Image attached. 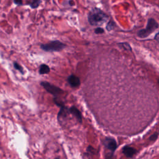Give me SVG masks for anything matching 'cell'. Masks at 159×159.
<instances>
[{
	"label": "cell",
	"mask_w": 159,
	"mask_h": 159,
	"mask_svg": "<svg viewBox=\"0 0 159 159\" xmlns=\"http://www.w3.org/2000/svg\"><path fill=\"white\" fill-rule=\"evenodd\" d=\"M121 44H122V45L123 46L124 48H126L127 50H131V48H130V45H129L128 43H121Z\"/></svg>",
	"instance_id": "obj_14"
},
{
	"label": "cell",
	"mask_w": 159,
	"mask_h": 159,
	"mask_svg": "<svg viewBox=\"0 0 159 159\" xmlns=\"http://www.w3.org/2000/svg\"><path fill=\"white\" fill-rule=\"evenodd\" d=\"M94 32L96 34H102L104 32V30L101 27H97L94 29Z\"/></svg>",
	"instance_id": "obj_13"
},
{
	"label": "cell",
	"mask_w": 159,
	"mask_h": 159,
	"mask_svg": "<svg viewBox=\"0 0 159 159\" xmlns=\"http://www.w3.org/2000/svg\"><path fill=\"white\" fill-rule=\"evenodd\" d=\"M69 109V112L72 114L78 120L79 122H82V116L81 112L75 107V106H71Z\"/></svg>",
	"instance_id": "obj_7"
},
{
	"label": "cell",
	"mask_w": 159,
	"mask_h": 159,
	"mask_svg": "<svg viewBox=\"0 0 159 159\" xmlns=\"http://www.w3.org/2000/svg\"><path fill=\"white\" fill-rule=\"evenodd\" d=\"M158 83H159V80H158Z\"/></svg>",
	"instance_id": "obj_18"
},
{
	"label": "cell",
	"mask_w": 159,
	"mask_h": 159,
	"mask_svg": "<svg viewBox=\"0 0 159 159\" xmlns=\"http://www.w3.org/2000/svg\"><path fill=\"white\" fill-rule=\"evenodd\" d=\"M14 2L15 4H16L17 5H21L22 4V1H20V0L19 1H14Z\"/></svg>",
	"instance_id": "obj_16"
},
{
	"label": "cell",
	"mask_w": 159,
	"mask_h": 159,
	"mask_svg": "<svg viewBox=\"0 0 159 159\" xmlns=\"http://www.w3.org/2000/svg\"><path fill=\"white\" fill-rule=\"evenodd\" d=\"M154 39H155V40L158 43H159V32L155 35Z\"/></svg>",
	"instance_id": "obj_15"
},
{
	"label": "cell",
	"mask_w": 159,
	"mask_h": 159,
	"mask_svg": "<svg viewBox=\"0 0 159 159\" xmlns=\"http://www.w3.org/2000/svg\"><path fill=\"white\" fill-rule=\"evenodd\" d=\"M41 3V1H39V0H35V1H33L30 2H29V5L30 6V7L33 9H35V8H37L39 5Z\"/></svg>",
	"instance_id": "obj_10"
},
{
	"label": "cell",
	"mask_w": 159,
	"mask_h": 159,
	"mask_svg": "<svg viewBox=\"0 0 159 159\" xmlns=\"http://www.w3.org/2000/svg\"><path fill=\"white\" fill-rule=\"evenodd\" d=\"M103 144L112 152H114L117 147L116 141L111 137H106L103 141Z\"/></svg>",
	"instance_id": "obj_5"
},
{
	"label": "cell",
	"mask_w": 159,
	"mask_h": 159,
	"mask_svg": "<svg viewBox=\"0 0 159 159\" xmlns=\"http://www.w3.org/2000/svg\"><path fill=\"white\" fill-rule=\"evenodd\" d=\"M14 67L16 69V70H17L19 71H20L22 74H24V70H23V68H22V67L19 64V63H17L16 61H14Z\"/></svg>",
	"instance_id": "obj_11"
},
{
	"label": "cell",
	"mask_w": 159,
	"mask_h": 159,
	"mask_svg": "<svg viewBox=\"0 0 159 159\" xmlns=\"http://www.w3.org/2000/svg\"><path fill=\"white\" fill-rule=\"evenodd\" d=\"M158 27V24L157 22V21L153 18H150L148 20L146 27L143 29L139 30L137 32V35L140 38H145L153 32Z\"/></svg>",
	"instance_id": "obj_2"
},
{
	"label": "cell",
	"mask_w": 159,
	"mask_h": 159,
	"mask_svg": "<svg viewBox=\"0 0 159 159\" xmlns=\"http://www.w3.org/2000/svg\"><path fill=\"white\" fill-rule=\"evenodd\" d=\"M65 47V45L59 40L51 41L46 44H41L40 48L45 52H59Z\"/></svg>",
	"instance_id": "obj_3"
},
{
	"label": "cell",
	"mask_w": 159,
	"mask_h": 159,
	"mask_svg": "<svg viewBox=\"0 0 159 159\" xmlns=\"http://www.w3.org/2000/svg\"><path fill=\"white\" fill-rule=\"evenodd\" d=\"M40 84L46 89L47 91L50 93V94H53V96H58L63 93V90L47 81H42L41 82Z\"/></svg>",
	"instance_id": "obj_4"
},
{
	"label": "cell",
	"mask_w": 159,
	"mask_h": 159,
	"mask_svg": "<svg viewBox=\"0 0 159 159\" xmlns=\"http://www.w3.org/2000/svg\"><path fill=\"white\" fill-rule=\"evenodd\" d=\"M114 25H115V23H114L113 21L111 20V21H109V22H108L107 25H106V29H107V30H109H109H111L114 28Z\"/></svg>",
	"instance_id": "obj_12"
},
{
	"label": "cell",
	"mask_w": 159,
	"mask_h": 159,
	"mask_svg": "<svg viewBox=\"0 0 159 159\" xmlns=\"http://www.w3.org/2000/svg\"><path fill=\"white\" fill-rule=\"evenodd\" d=\"M50 72V68L46 64H42L39 68V73L40 75L48 74Z\"/></svg>",
	"instance_id": "obj_9"
},
{
	"label": "cell",
	"mask_w": 159,
	"mask_h": 159,
	"mask_svg": "<svg viewBox=\"0 0 159 159\" xmlns=\"http://www.w3.org/2000/svg\"><path fill=\"white\" fill-rule=\"evenodd\" d=\"M88 21L92 25H97L104 22L108 18V16L100 9H92L88 16Z\"/></svg>",
	"instance_id": "obj_1"
},
{
	"label": "cell",
	"mask_w": 159,
	"mask_h": 159,
	"mask_svg": "<svg viewBox=\"0 0 159 159\" xmlns=\"http://www.w3.org/2000/svg\"><path fill=\"white\" fill-rule=\"evenodd\" d=\"M69 84L73 87V88H76L80 86V78L75 76V75H71L68 77L67 80Z\"/></svg>",
	"instance_id": "obj_6"
},
{
	"label": "cell",
	"mask_w": 159,
	"mask_h": 159,
	"mask_svg": "<svg viewBox=\"0 0 159 159\" xmlns=\"http://www.w3.org/2000/svg\"><path fill=\"white\" fill-rule=\"evenodd\" d=\"M55 159H59V158H55Z\"/></svg>",
	"instance_id": "obj_17"
},
{
	"label": "cell",
	"mask_w": 159,
	"mask_h": 159,
	"mask_svg": "<svg viewBox=\"0 0 159 159\" xmlns=\"http://www.w3.org/2000/svg\"><path fill=\"white\" fill-rule=\"evenodd\" d=\"M122 152L126 157H132L136 153V150L134 148L126 145L123 147Z\"/></svg>",
	"instance_id": "obj_8"
}]
</instances>
